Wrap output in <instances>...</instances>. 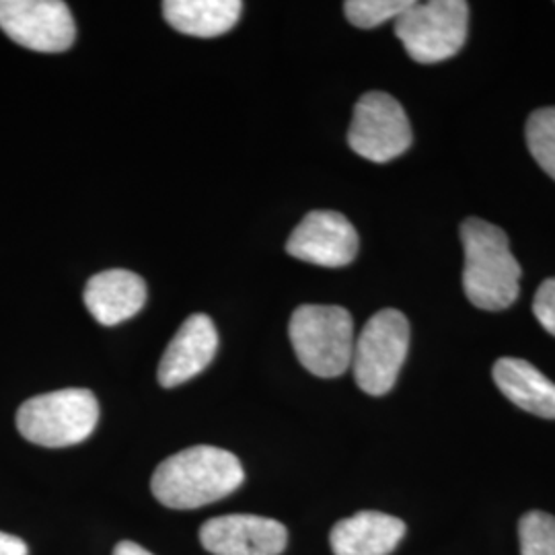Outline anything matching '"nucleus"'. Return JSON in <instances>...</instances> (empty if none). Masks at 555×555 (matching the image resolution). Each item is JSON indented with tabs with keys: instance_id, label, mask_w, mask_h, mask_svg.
Returning a JSON list of instances; mask_svg holds the SVG:
<instances>
[{
	"instance_id": "8",
	"label": "nucleus",
	"mask_w": 555,
	"mask_h": 555,
	"mask_svg": "<svg viewBox=\"0 0 555 555\" xmlns=\"http://www.w3.org/2000/svg\"><path fill=\"white\" fill-rule=\"evenodd\" d=\"M0 29L43 54L66 52L77 38L73 13L62 0H0Z\"/></svg>"
},
{
	"instance_id": "16",
	"label": "nucleus",
	"mask_w": 555,
	"mask_h": 555,
	"mask_svg": "<svg viewBox=\"0 0 555 555\" xmlns=\"http://www.w3.org/2000/svg\"><path fill=\"white\" fill-rule=\"evenodd\" d=\"M527 146L537 165L555 179V107H543L527 121Z\"/></svg>"
},
{
	"instance_id": "11",
	"label": "nucleus",
	"mask_w": 555,
	"mask_h": 555,
	"mask_svg": "<svg viewBox=\"0 0 555 555\" xmlns=\"http://www.w3.org/2000/svg\"><path fill=\"white\" fill-rule=\"evenodd\" d=\"M219 350V332L212 319L206 315H192L185 319L178 334L169 341L160 358V387L173 389L199 373L215 360Z\"/></svg>"
},
{
	"instance_id": "15",
	"label": "nucleus",
	"mask_w": 555,
	"mask_h": 555,
	"mask_svg": "<svg viewBox=\"0 0 555 555\" xmlns=\"http://www.w3.org/2000/svg\"><path fill=\"white\" fill-rule=\"evenodd\" d=\"M243 11L241 0H167L163 2V17L192 38H219L237 25Z\"/></svg>"
},
{
	"instance_id": "17",
	"label": "nucleus",
	"mask_w": 555,
	"mask_h": 555,
	"mask_svg": "<svg viewBox=\"0 0 555 555\" xmlns=\"http://www.w3.org/2000/svg\"><path fill=\"white\" fill-rule=\"evenodd\" d=\"M414 0H348L346 17L360 29H373L385 21H396L412 7Z\"/></svg>"
},
{
	"instance_id": "5",
	"label": "nucleus",
	"mask_w": 555,
	"mask_h": 555,
	"mask_svg": "<svg viewBox=\"0 0 555 555\" xmlns=\"http://www.w3.org/2000/svg\"><path fill=\"white\" fill-rule=\"evenodd\" d=\"M469 29V4L465 0H428L412 7L396 20V36L410 59L437 64L461 52Z\"/></svg>"
},
{
	"instance_id": "14",
	"label": "nucleus",
	"mask_w": 555,
	"mask_h": 555,
	"mask_svg": "<svg viewBox=\"0 0 555 555\" xmlns=\"http://www.w3.org/2000/svg\"><path fill=\"white\" fill-rule=\"evenodd\" d=\"M498 389L520 410L555 420V383L522 358H500L494 364Z\"/></svg>"
},
{
	"instance_id": "4",
	"label": "nucleus",
	"mask_w": 555,
	"mask_h": 555,
	"mask_svg": "<svg viewBox=\"0 0 555 555\" xmlns=\"http://www.w3.org/2000/svg\"><path fill=\"white\" fill-rule=\"evenodd\" d=\"M100 422L98 397L89 389H60L27 399L17 412L21 437L46 449L79 444Z\"/></svg>"
},
{
	"instance_id": "13",
	"label": "nucleus",
	"mask_w": 555,
	"mask_h": 555,
	"mask_svg": "<svg viewBox=\"0 0 555 555\" xmlns=\"http://www.w3.org/2000/svg\"><path fill=\"white\" fill-rule=\"evenodd\" d=\"M405 537V522L377 511H362L339 520L330 545L336 555H389Z\"/></svg>"
},
{
	"instance_id": "6",
	"label": "nucleus",
	"mask_w": 555,
	"mask_h": 555,
	"mask_svg": "<svg viewBox=\"0 0 555 555\" xmlns=\"http://www.w3.org/2000/svg\"><path fill=\"white\" fill-rule=\"evenodd\" d=\"M410 350V321L397 309H383L366 321L354 341L352 371L369 396H385L396 387Z\"/></svg>"
},
{
	"instance_id": "10",
	"label": "nucleus",
	"mask_w": 555,
	"mask_h": 555,
	"mask_svg": "<svg viewBox=\"0 0 555 555\" xmlns=\"http://www.w3.org/2000/svg\"><path fill=\"white\" fill-rule=\"evenodd\" d=\"M199 543L212 555H280L286 550L288 531L266 516H217L202 525Z\"/></svg>"
},
{
	"instance_id": "2",
	"label": "nucleus",
	"mask_w": 555,
	"mask_h": 555,
	"mask_svg": "<svg viewBox=\"0 0 555 555\" xmlns=\"http://www.w3.org/2000/svg\"><path fill=\"white\" fill-rule=\"evenodd\" d=\"M465 251L463 291L472 305L483 311H502L515 305L520 293V266L511 254L506 233L481 219L461 224Z\"/></svg>"
},
{
	"instance_id": "1",
	"label": "nucleus",
	"mask_w": 555,
	"mask_h": 555,
	"mask_svg": "<svg viewBox=\"0 0 555 555\" xmlns=\"http://www.w3.org/2000/svg\"><path fill=\"white\" fill-rule=\"evenodd\" d=\"M245 472L237 456L217 447H192L165 459L151 479L163 506L192 511L237 492Z\"/></svg>"
},
{
	"instance_id": "18",
	"label": "nucleus",
	"mask_w": 555,
	"mask_h": 555,
	"mask_svg": "<svg viewBox=\"0 0 555 555\" xmlns=\"http://www.w3.org/2000/svg\"><path fill=\"white\" fill-rule=\"evenodd\" d=\"M520 555H555V516L533 511L520 518Z\"/></svg>"
},
{
	"instance_id": "12",
	"label": "nucleus",
	"mask_w": 555,
	"mask_h": 555,
	"mask_svg": "<svg viewBox=\"0 0 555 555\" xmlns=\"http://www.w3.org/2000/svg\"><path fill=\"white\" fill-rule=\"evenodd\" d=\"M146 302L144 280L130 270H105L87 282L85 305L101 325L134 318Z\"/></svg>"
},
{
	"instance_id": "9",
	"label": "nucleus",
	"mask_w": 555,
	"mask_h": 555,
	"mask_svg": "<svg viewBox=\"0 0 555 555\" xmlns=\"http://www.w3.org/2000/svg\"><path fill=\"white\" fill-rule=\"evenodd\" d=\"M286 251L321 268H344L357 259V229L339 212L313 210L298 222L288 237Z\"/></svg>"
},
{
	"instance_id": "21",
	"label": "nucleus",
	"mask_w": 555,
	"mask_h": 555,
	"mask_svg": "<svg viewBox=\"0 0 555 555\" xmlns=\"http://www.w3.org/2000/svg\"><path fill=\"white\" fill-rule=\"evenodd\" d=\"M114 555H153L149 550H144L142 545L139 543H134V541H121L116 545V550H114Z\"/></svg>"
},
{
	"instance_id": "7",
	"label": "nucleus",
	"mask_w": 555,
	"mask_h": 555,
	"mask_svg": "<svg viewBox=\"0 0 555 555\" xmlns=\"http://www.w3.org/2000/svg\"><path fill=\"white\" fill-rule=\"evenodd\" d=\"M412 126L401 103L383 93L369 91L358 100L348 144L362 159L389 163L412 146Z\"/></svg>"
},
{
	"instance_id": "3",
	"label": "nucleus",
	"mask_w": 555,
	"mask_h": 555,
	"mask_svg": "<svg viewBox=\"0 0 555 555\" xmlns=\"http://www.w3.org/2000/svg\"><path fill=\"white\" fill-rule=\"evenodd\" d=\"M298 362L315 377L336 378L352 366L354 321L336 305H300L288 325Z\"/></svg>"
},
{
	"instance_id": "19",
	"label": "nucleus",
	"mask_w": 555,
	"mask_h": 555,
	"mask_svg": "<svg viewBox=\"0 0 555 555\" xmlns=\"http://www.w3.org/2000/svg\"><path fill=\"white\" fill-rule=\"evenodd\" d=\"M533 313L547 334L555 337V278L545 280L533 300Z\"/></svg>"
},
{
	"instance_id": "20",
	"label": "nucleus",
	"mask_w": 555,
	"mask_h": 555,
	"mask_svg": "<svg viewBox=\"0 0 555 555\" xmlns=\"http://www.w3.org/2000/svg\"><path fill=\"white\" fill-rule=\"evenodd\" d=\"M0 555H27V545L20 537L0 531Z\"/></svg>"
}]
</instances>
